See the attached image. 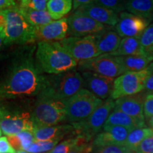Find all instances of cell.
Returning a JSON list of instances; mask_svg holds the SVG:
<instances>
[{"label":"cell","instance_id":"obj_1","mask_svg":"<svg viewBox=\"0 0 153 153\" xmlns=\"http://www.w3.org/2000/svg\"><path fill=\"white\" fill-rule=\"evenodd\" d=\"M36 45H19L0 56V102L37 97L45 76L36 64Z\"/></svg>","mask_w":153,"mask_h":153},{"label":"cell","instance_id":"obj_2","mask_svg":"<svg viewBox=\"0 0 153 153\" xmlns=\"http://www.w3.org/2000/svg\"><path fill=\"white\" fill-rule=\"evenodd\" d=\"M36 66L43 74H57L76 68L78 62L59 42L40 41L35 52Z\"/></svg>","mask_w":153,"mask_h":153},{"label":"cell","instance_id":"obj_3","mask_svg":"<svg viewBox=\"0 0 153 153\" xmlns=\"http://www.w3.org/2000/svg\"><path fill=\"white\" fill-rule=\"evenodd\" d=\"M45 85L37 98L65 100L84 89L81 73L76 68L57 74H45Z\"/></svg>","mask_w":153,"mask_h":153},{"label":"cell","instance_id":"obj_4","mask_svg":"<svg viewBox=\"0 0 153 153\" xmlns=\"http://www.w3.org/2000/svg\"><path fill=\"white\" fill-rule=\"evenodd\" d=\"M34 128L32 109L9 101L0 102V129L4 135L9 136L22 131L33 132Z\"/></svg>","mask_w":153,"mask_h":153},{"label":"cell","instance_id":"obj_5","mask_svg":"<svg viewBox=\"0 0 153 153\" xmlns=\"http://www.w3.org/2000/svg\"><path fill=\"white\" fill-rule=\"evenodd\" d=\"M6 19L3 37L6 46L12 45H26L36 41L35 26L30 24L17 9L2 11Z\"/></svg>","mask_w":153,"mask_h":153},{"label":"cell","instance_id":"obj_6","mask_svg":"<svg viewBox=\"0 0 153 153\" xmlns=\"http://www.w3.org/2000/svg\"><path fill=\"white\" fill-rule=\"evenodd\" d=\"M32 120L35 128L60 125L66 122L64 100L37 98L32 108Z\"/></svg>","mask_w":153,"mask_h":153},{"label":"cell","instance_id":"obj_7","mask_svg":"<svg viewBox=\"0 0 153 153\" xmlns=\"http://www.w3.org/2000/svg\"><path fill=\"white\" fill-rule=\"evenodd\" d=\"M66 109V122L79 123L89 117L104 100L99 99L87 89H82L74 96L64 100Z\"/></svg>","mask_w":153,"mask_h":153},{"label":"cell","instance_id":"obj_8","mask_svg":"<svg viewBox=\"0 0 153 153\" xmlns=\"http://www.w3.org/2000/svg\"><path fill=\"white\" fill-rule=\"evenodd\" d=\"M115 108V102L108 98L83 121L72 123L76 135H82L89 142L93 141L94 137L100 133L107 118Z\"/></svg>","mask_w":153,"mask_h":153},{"label":"cell","instance_id":"obj_9","mask_svg":"<svg viewBox=\"0 0 153 153\" xmlns=\"http://www.w3.org/2000/svg\"><path fill=\"white\" fill-rule=\"evenodd\" d=\"M151 75L146 70L140 72H126L114 79V89L110 98L118 99L122 97L142 92L145 82Z\"/></svg>","mask_w":153,"mask_h":153},{"label":"cell","instance_id":"obj_10","mask_svg":"<svg viewBox=\"0 0 153 153\" xmlns=\"http://www.w3.org/2000/svg\"><path fill=\"white\" fill-rule=\"evenodd\" d=\"M77 65V70L81 72H93L113 79L126 73L116 57L109 54L101 55L90 60L79 61Z\"/></svg>","mask_w":153,"mask_h":153},{"label":"cell","instance_id":"obj_11","mask_svg":"<svg viewBox=\"0 0 153 153\" xmlns=\"http://www.w3.org/2000/svg\"><path fill=\"white\" fill-rule=\"evenodd\" d=\"M59 43L77 62L90 60L100 55L94 35L85 37H66Z\"/></svg>","mask_w":153,"mask_h":153},{"label":"cell","instance_id":"obj_12","mask_svg":"<svg viewBox=\"0 0 153 153\" xmlns=\"http://www.w3.org/2000/svg\"><path fill=\"white\" fill-rule=\"evenodd\" d=\"M68 19V37H85L99 33L106 26L83 15L72 14Z\"/></svg>","mask_w":153,"mask_h":153},{"label":"cell","instance_id":"obj_13","mask_svg":"<svg viewBox=\"0 0 153 153\" xmlns=\"http://www.w3.org/2000/svg\"><path fill=\"white\" fill-rule=\"evenodd\" d=\"M119 19L116 25V31L120 37L140 38L144 30L149 26L145 19L128 12L120 13Z\"/></svg>","mask_w":153,"mask_h":153},{"label":"cell","instance_id":"obj_14","mask_svg":"<svg viewBox=\"0 0 153 153\" xmlns=\"http://www.w3.org/2000/svg\"><path fill=\"white\" fill-rule=\"evenodd\" d=\"M81 75L87 90L101 100L110 98L114 89V79L90 71L81 72Z\"/></svg>","mask_w":153,"mask_h":153},{"label":"cell","instance_id":"obj_15","mask_svg":"<svg viewBox=\"0 0 153 153\" xmlns=\"http://www.w3.org/2000/svg\"><path fill=\"white\" fill-rule=\"evenodd\" d=\"M148 95L144 91L136 94H133L116 99L115 108L120 110L124 114L128 115L142 123H145L144 116V101Z\"/></svg>","mask_w":153,"mask_h":153},{"label":"cell","instance_id":"obj_16","mask_svg":"<svg viewBox=\"0 0 153 153\" xmlns=\"http://www.w3.org/2000/svg\"><path fill=\"white\" fill-rule=\"evenodd\" d=\"M68 31L67 18L53 21L46 25L35 27L36 41H62L66 38Z\"/></svg>","mask_w":153,"mask_h":153},{"label":"cell","instance_id":"obj_17","mask_svg":"<svg viewBox=\"0 0 153 153\" xmlns=\"http://www.w3.org/2000/svg\"><path fill=\"white\" fill-rule=\"evenodd\" d=\"M72 13L89 17L100 24L111 27L116 26L119 19L118 14L104 7L95 4L94 1L90 4L79 7Z\"/></svg>","mask_w":153,"mask_h":153},{"label":"cell","instance_id":"obj_18","mask_svg":"<svg viewBox=\"0 0 153 153\" xmlns=\"http://www.w3.org/2000/svg\"><path fill=\"white\" fill-rule=\"evenodd\" d=\"M131 130L121 126H104L103 131L93 140V148L110 145H124Z\"/></svg>","mask_w":153,"mask_h":153},{"label":"cell","instance_id":"obj_19","mask_svg":"<svg viewBox=\"0 0 153 153\" xmlns=\"http://www.w3.org/2000/svg\"><path fill=\"white\" fill-rule=\"evenodd\" d=\"M33 134L35 140L38 141H60L65 137L69 138L76 136L75 130L71 124L36 128Z\"/></svg>","mask_w":153,"mask_h":153},{"label":"cell","instance_id":"obj_20","mask_svg":"<svg viewBox=\"0 0 153 153\" xmlns=\"http://www.w3.org/2000/svg\"><path fill=\"white\" fill-rule=\"evenodd\" d=\"M99 54H111L119 45L121 38L111 26H106L104 30L94 35Z\"/></svg>","mask_w":153,"mask_h":153},{"label":"cell","instance_id":"obj_21","mask_svg":"<svg viewBox=\"0 0 153 153\" xmlns=\"http://www.w3.org/2000/svg\"><path fill=\"white\" fill-rule=\"evenodd\" d=\"M125 72L143 71L153 61L152 55H141L116 57Z\"/></svg>","mask_w":153,"mask_h":153},{"label":"cell","instance_id":"obj_22","mask_svg":"<svg viewBox=\"0 0 153 153\" xmlns=\"http://www.w3.org/2000/svg\"><path fill=\"white\" fill-rule=\"evenodd\" d=\"M126 10L142 18L149 24L153 22L152 0H128L126 1Z\"/></svg>","mask_w":153,"mask_h":153},{"label":"cell","instance_id":"obj_23","mask_svg":"<svg viewBox=\"0 0 153 153\" xmlns=\"http://www.w3.org/2000/svg\"><path fill=\"white\" fill-rule=\"evenodd\" d=\"M104 126H121L133 131L137 128L144 127L145 123H142L120 110L114 108L107 118Z\"/></svg>","mask_w":153,"mask_h":153},{"label":"cell","instance_id":"obj_24","mask_svg":"<svg viewBox=\"0 0 153 153\" xmlns=\"http://www.w3.org/2000/svg\"><path fill=\"white\" fill-rule=\"evenodd\" d=\"M109 55L114 57H121L145 54L141 47L140 38H123L120 41L117 49Z\"/></svg>","mask_w":153,"mask_h":153},{"label":"cell","instance_id":"obj_25","mask_svg":"<svg viewBox=\"0 0 153 153\" xmlns=\"http://www.w3.org/2000/svg\"><path fill=\"white\" fill-rule=\"evenodd\" d=\"M17 9L22 16H24V18L30 24L35 26V27L44 26V25H46L53 22L52 18H51L48 10L37 11L22 8V7H19L18 2H17Z\"/></svg>","mask_w":153,"mask_h":153},{"label":"cell","instance_id":"obj_26","mask_svg":"<svg viewBox=\"0 0 153 153\" xmlns=\"http://www.w3.org/2000/svg\"><path fill=\"white\" fill-rule=\"evenodd\" d=\"M72 9L71 0H49L47 2V10L52 19L60 20Z\"/></svg>","mask_w":153,"mask_h":153},{"label":"cell","instance_id":"obj_27","mask_svg":"<svg viewBox=\"0 0 153 153\" xmlns=\"http://www.w3.org/2000/svg\"><path fill=\"white\" fill-rule=\"evenodd\" d=\"M152 133L153 130L148 126L137 128L130 132L123 145L128 148L130 150L135 152V150H136L140 143Z\"/></svg>","mask_w":153,"mask_h":153},{"label":"cell","instance_id":"obj_28","mask_svg":"<svg viewBox=\"0 0 153 153\" xmlns=\"http://www.w3.org/2000/svg\"><path fill=\"white\" fill-rule=\"evenodd\" d=\"M7 137L12 148L17 151H26L29 145L35 140L33 132L31 131H22Z\"/></svg>","mask_w":153,"mask_h":153},{"label":"cell","instance_id":"obj_29","mask_svg":"<svg viewBox=\"0 0 153 153\" xmlns=\"http://www.w3.org/2000/svg\"><path fill=\"white\" fill-rule=\"evenodd\" d=\"M140 42L144 54L153 56V22L145 28L140 37Z\"/></svg>","mask_w":153,"mask_h":153},{"label":"cell","instance_id":"obj_30","mask_svg":"<svg viewBox=\"0 0 153 153\" xmlns=\"http://www.w3.org/2000/svg\"><path fill=\"white\" fill-rule=\"evenodd\" d=\"M59 142L60 141L58 140H34V142L29 145V147L26 149V151L30 153H43L51 152Z\"/></svg>","mask_w":153,"mask_h":153},{"label":"cell","instance_id":"obj_31","mask_svg":"<svg viewBox=\"0 0 153 153\" xmlns=\"http://www.w3.org/2000/svg\"><path fill=\"white\" fill-rule=\"evenodd\" d=\"M95 4L104 7L107 9L118 14L126 10V1L118 0H97L94 1Z\"/></svg>","mask_w":153,"mask_h":153},{"label":"cell","instance_id":"obj_32","mask_svg":"<svg viewBox=\"0 0 153 153\" xmlns=\"http://www.w3.org/2000/svg\"><path fill=\"white\" fill-rule=\"evenodd\" d=\"M79 141V136L69 137L57 144L51 152L48 153H69L72 148Z\"/></svg>","mask_w":153,"mask_h":153},{"label":"cell","instance_id":"obj_33","mask_svg":"<svg viewBox=\"0 0 153 153\" xmlns=\"http://www.w3.org/2000/svg\"><path fill=\"white\" fill-rule=\"evenodd\" d=\"M93 153H134L123 145H110L93 148Z\"/></svg>","mask_w":153,"mask_h":153},{"label":"cell","instance_id":"obj_34","mask_svg":"<svg viewBox=\"0 0 153 153\" xmlns=\"http://www.w3.org/2000/svg\"><path fill=\"white\" fill-rule=\"evenodd\" d=\"M17 2L19 7L22 8L37 11L47 10L48 1L46 0H22Z\"/></svg>","mask_w":153,"mask_h":153},{"label":"cell","instance_id":"obj_35","mask_svg":"<svg viewBox=\"0 0 153 153\" xmlns=\"http://www.w3.org/2000/svg\"><path fill=\"white\" fill-rule=\"evenodd\" d=\"M135 153H153V133L140 143Z\"/></svg>","mask_w":153,"mask_h":153},{"label":"cell","instance_id":"obj_36","mask_svg":"<svg viewBox=\"0 0 153 153\" xmlns=\"http://www.w3.org/2000/svg\"><path fill=\"white\" fill-rule=\"evenodd\" d=\"M153 116V94H148L144 101V116L146 120Z\"/></svg>","mask_w":153,"mask_h":153},{"label":"cell","instance_id":"obj_37","mask_svg":"<svg viewBox=\"0 0 153 153\" xmlns=\"http://www.w3.org/2000/svg\"><path fill=\"white\" fill-rule=\"evenodd\" d=\"M0 153H16L7 140V137H0Z\"/></svg>","mask_w":153,"mask_h":153},{"label":"cell","instance_id":"obj_38","mask_svg":"<svg viewBox=\"0 0 153 153\" xmlns=\"http://www.w3.org/2000/svg\"><path fill=\"white\" fill-rule=\"evenodd\" d=\"M17 6V1L13 0H0V10L15 8Z\"/></svg>","mask_w":153,"mask_h":153},{"label":"cell","instance_id":"obj_39","mask_svg":"<svg viewBox=\"0 0 153 153\" xmlns=\"http://www.w3.org/2000/svg\"><path fill=\"white\" fill-rule=\"evenodd\" d=\"M147 94H153V74L149 76L145 82L144 90Z\"/></svg>","mask_w":153,"mask_h":153},{"label":"cell","instance_id":"obj_40","mask_svg":"<svg viewBox=\"0 0 153 153\" xmlns=\"http://www.w3.org/2000/svg\"><path fill=\"white\" fill-rule=\"evenodd\" d=\"M91 2L92 1H90V0H74V1H72V6H73L72 11H74L82 6H85Z\"/></svg>","mask_w":153,"mask_h":153},{"label":"cell","instance_id":"obj_41","mask_svg":"<svg viewBox=\"0 0 153 153\" xmlns=\"http://www.w3.org/2000/svg\"><path fill=\"white\" fill-rule=\"evenodd\" d=\"M2 11L0 12V36H3L5 24H6L5 16H4V15L3 14Z\"/></svg>","mask_w":153,"mask_h":153},{"label":"cell","instance_id":"obj_42","mask_svg":"<svg viewBox=\"0 0 153 153\" xmlns=\"http://www.w3.org/2000/svg\"><path fill=\"white\" fill-rule=\"evenodd\" d=\"M145 121L147 122V125L148 126V127L153 130V116H151L150 118H149L148 119H147Z\"/></svg>","mask_w":153,"mask_h":153},{"label":"cell","instance_id":"obj_43","mask_svg":"<svg viewBox=\"0 0 153 153\" xmlns=\"http://www.w3.org/2000/svg\"><path fill=\"white\" fill-rule=\"evenodd\" d=\"M145 70H146L148 72H150V74H153V61L150 63V65H149L148 68L145 69Z\"/></svg>","mask_w":153,"mask_h":153},{"label":"cell","instance_id":"obj_44","mask_svg":"<svg viewBox=\"0 0 153 153\" xmlns=\"http://www.w3.org/2000/svg\"><path fill=\"white\" fill-rule=\"evenodd\" d=\"M5 44H4V37L3 36H0V51L4 47H5Z\"/></svg>","mask_w":153,"mask_h":153},{"label":"cell","instance_id":"obj_45","mask_svg":"<svg viewBox=\"0 0 153 153\" xmlns=\"http://www.w3.org/2000/svg\"><path fill=\"white\" fill-rule=\"evenodd\" d=\"M16 153H30V152H26V151H24V150H19V151H17Z\"/></svg>","mask_w":153,"mask_h":153},{"label":"cell","instance_id":"obj_46","mask_svg":"<svg viewBox=\"0 0 153 153\" xmlns=\"http://www.w3.org/2000/svg\"><path fill=\"white\" fill-rule=\"evenodd\" d=\"M1 134H2V131H1V130L0 129V136H1Z\"/></svg>","mask_w":153,"mask_h":153},{"label":"cell","instance_id":"obj_47","mask_svg":"<svg viewBox=\"0 0 153 153\" xmlns=\"http://www.w3.org/2000/svg\"><path fill=\"white\" fill-rule=\"evenodd\" d=\"M1 11H2V10H0V12H1Z\"/></svg>","mask_w":153,"mask_h":153},{"label":"cell","instance_id":"obj_48","mask_svg":"<svg viewBox=\"0 0 153 153\" xmlns=\"http://www.w3.org/2000/svg\"></svg>","mask_w":153,"mask_h":153},{"label":"cell","instance_id":"obj_49","mask_svg":"<svg viewBox=\"0 0 153 153\" xmlns=\"http://www.w3.org/2000/svg\"><path fill=\"white\" fill-rule=\"evenodd\" d=\"M134 153H135V152H134Z\"/></svg>","mask_w":153,"mask_h":153}]
</instances>
